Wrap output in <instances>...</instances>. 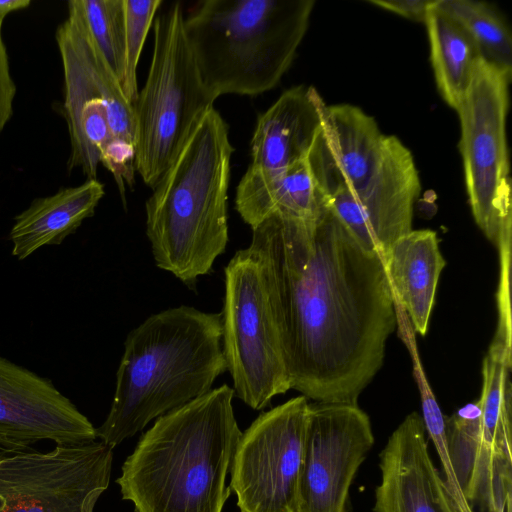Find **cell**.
Instances as JSON below:
<instances>
[{"label":"cell","mask_w":512,"mask_h":512,"mask_svg":"<svg viewBox=\"0 0 512 512\" xmlns=\"http://www.w3.org/2000/svg\"><path fill=\"white\" fill-rule=\"evenodd\" d=\"M317 192L312 218L273 212L252 228L249 245L264 267L291 389L357 404L383 365L395 300L380 255Z\"/></svg>","instance_id":"1"},{"label":"cell","mask_w":512,"mask_h":512,"mask_svg":"<svg viewBox=\"0 0 512 512\" xmlns=\"http://www.w3.org/2000/svg\"><path fill=\"white\" fill-rule=\"evenodd\" d=\"M227 384L156 419L116 480L135 512H222L239 438Z\"/></svg>","instance_id":"2"},{"label":"cell","mask_w":512,"mask_h":512,"mask_svg":"<svg viewBox=\"0 0 512 512\" xmlns=\"http://www.w3.org/2000/svg\"><path fill=\"white\" fill-rule=\"evenodd\" d=\"M226 370L221 312L181 305L149 316L125 339L111 408L96 438L114 448L209 392Z\"/></svg>","instance_id":"3"},{"label":"cell","mask_w":512,"mask_h":512,"mask_svg":"<svg viewBox=\"0 0 512 512\" xmlns=\"http://www.w3.org/2000/svg\"><path fill=\"white\" fill-rule=\"evenodd\" d=\"M234 151L214 108L192 128L145 204L146 235L158 268L191 289L224 253Z\"/></svg>","instance_id":"4"},{"label":"cell","mask_w":512,"mask_h":512,"mask_svg":"<svg viewBox=\"0 0 512 512\" xmlns=\"http://www.w3.org/2000/svg\"><path fill=\"white\" fill-rule=\"evenodd\" d=\"M314 0H206L184 17L200 79L216 100L274 88L309 25Z\"/></svg>","instance_id":"5"},{"label":"cell","mask_w":512,"mask_h":512,"mask_svg":"<svg viewBox=\"0 0 512 512\" xmlns=\"http://www.w3.org/2000/svg\"><path fill=\"white\" fill-rule=\"evenodd\" d=\"M322 130L361 206L382 260L412 230L421 185L410 150L383 134L373 117L350 105L322 108Z\"/></svg>","instance_id":"6"},{"label":"cell","mask_w":512,"mask_h":512,"mask_svg":"<svg viewBox=\"0 0 512 512\" xmlns=\"http://www.w3.org/2000/svg\"><path fill=\"white\" fill-rule=\"evenodd\" d=\"M179 2L153 22L154 45L145 84L133 105L135 168L153 188L215 99L204 87L184 30Z\"/></svg>","instance_id":"7"},{"label":"cell","mask_w":512,"mask_h":512,"mask_svg":"<svg viewBox=\"0 0 512 512\" xmlns=\"http://www.w3.org/2000/svg\"><path fill=\"white\" fill-rule=\"evenodd\" d=\"M221 317L223 355L234 393L261 410L291 384L264 267L250 245L224 268Z\"/></svg>","instance_id":"8"},{"label":"cell","mask_w":512,"mask_h":512,"mask_svg":"<svg viewBox=\"0 0 512 512\" xmlns=\"http://www.w3.org/2000/svg\"><path fill=\"white\" fill-rule=\"evenodd\" d=\"M512 73L480 57L469 89L456 110L461 127L460 152L475 222L499 249L501 264L510 260L511 178L506 137Z\"/></svg>","instance_id":"9"},{"label":"cell","mask_w":512,"mask_h":512,"mask_svg":"<svg viewBox=\"0 0 512 512\" xmlns=\"http://www.w3.org/2000/svg\"><path fill=\"white\" fill-rule=\"evenodd\" d=\"M112 460L96 440L0 456V512H93Z\"/></svg>","instance_id":"10"},{"label":"cell","mask_w":512,"mask_h":512,"mask_svg":"<svg viewBox=\"0 0 512 512\" xmlns=\"http://www.w3.org/2000/svg\"><path fill=\"white\" fill-rule=\"evenodd\" d=\"M308 410L297 396L242 432L229 470L240 512H296Z\"/></svg>","instance_id":"11"},{"label":"cell","mask_w":512,"mask_h":512,"mask_svg":"<svg viewBox=\"0 0 512 512\" xmlns=\"http://www.w3.org/2000/svg\"><path fill=\"white\" fill-rule=\"evenodd\" d=\"M373 444L358 404L309 403L296 512H348L350 487Z\"/></svg>","instance_id":"12"},{"label":"cell","mask_w":512,"mask_h":512,"mask_svg":"<svg viewBox=\"0 0 512 512\" xmlns=\"http://www.w3.org/2000/svg\"><path fill=\"white\" fill-rule=\"evenodd\" d=\"M95 439L96 428L50 379L0 357V456L44 440L76 445Z\"/></svg>","instance_id":"13"},{"label":"cell","mask_w":512,"mask_h":512,"mask_svg":"<svg viewBox=\"0 0 512 512\" xmlns=\"http://www.w3.org/2000/svg\"><path fill=\"white\" fill-rule=\"evenodd\" d=\"M422 416L408 414L380 453L375 512H462L429 454Z\"/></svg>","instance_id":"14"},{"label":"cell","mask_w":512,"mask_h":512,"mask_svg":"<svg viewBox=\"0 0 512 512\" xmlns=\"http://www.w3.org/2000/svg\"><path fill=\"white\" fill-rule=\"evenodd\" d=\"M324 103L312 86L282 93L257 119L243 177L267 179L306 159L322 128Z\"/></svg>","instance_id":"15"},{"label":"cell","mask_w":512,"mask_h":512,"mask_svg":"<svg viewBox=\"0 0 512 512\" xmlns=\"http://www.w3.org/2000/svg\"><path fill=\"white\" fill-rule=\"evenodd\" d=\"M394 300L407 312L414 330L424 336L446 261L433 230H411L393 243L383 259Z\"/></svg>","instance_id":"16"},{"label":"cell","mask_w":512,"mask_h":512,"mask_svg":"<svg viewBox=\"0 0 512 512\" xmlns=\"http://www.w3.org/2000/svg\"><path fill=\"white\" fill-rule=\"evenodd\" d=\"M104 193L98 179H86L78 186L34 199L15 217L9 233L12 255L23 260L42 246L61 244L94 215Z\"/></svg>","instance_id":"17"},{"label":"cell","mask_w":512,"mask_h":512,"mask_svg":"<svg viewBox=\"0 0 512 512\" xmlns=\"http://www.w3.org/2000/svg\"><path fill=\"white\" fill-rule=\"evenodd\" d=\"M318 192L307 158L267 179L241 178L235 208L251 229L273 212L299 219L312 218Z\"/></svg>","instance_id":"18"},{"label":"cell","mask_w":512,"mask_h":512,"mask_svg":"<svg viewBox=\"0 0 512 512\" xmlns=\"http://www.w3.org/2000/svg\"><path fill=\"white\" fill-rule=\"evenodd\" d=\"M435 3L424 22L431 64L439 93L456 111L469 89L481 54L468 32Z\"/></svg>","instance_id":"19"},{"label":"cell","mask_w":512,"mask_h":512,"mask_svg":"<svg viewBox=\"0 0 512 512\" xmlns=\"http://www.w3.org/2000/svg\"><path fill=\"white\" fill-rule=\"evenodd\" d=\"M511 335L497 331L483 361L479 407L480 447L502 459L511 454Z\"/></svg>","instance_id":"20"},{"label":"cell","mask_w":512,"mask_h":512,"mask_svg":"<svg viewBox=\"0 0 512 512\" xmlns=\"http://www.w3.org/2000/svg\"><path fill=\"white\" fill-rule=\"evenodd\" d=\"M435 6L468 32L484 60L512 73V36L496 9L475 0H436Z\"/></svg>","instance_id":"21"},{"label":"cell","mask_w":512,"mask_h":512,"mask_svg":"<svg viewBox=\"0 0 512 512\" xmlns=\"http://www.w3.org/2000/svg\"><path fill=\"white\" fill-rule=\"evenodd\" d=\"M87 32L121 87L125 73L124 0H76Z\"/></svg>","instance_id":"22"},{"label":"cell","mask_w":512,"mask_h":512,"mask_svg":"<svg viewBox=\"0 0 512 512\" xmlns=\"http://www.w3.org/2000/svg\"><path fill=\"white\" fill-rule=\"evenodd\" d=\"M161 0H124L126 17L125 73L122 91L133 106L138 97L137 65Z\"/></svg>","instance_id":"23"},{"label":"cell","mask_w":512,"mask_h":512,"mask_svg":"<svg viewBox=\"0 0 512 512\" xmlns=\"http://www.w3.org/2000/svg\"><path fill=\"white\" fill-rule=\"evenodd\" d=\"M420 391L423 409V421L427 434L431 437L435 449L441 459V464L449 491L458 504L462 512H473L471 506L465 500L463 494L458 489L449 465L446 438H445V418L426 384V381H420Z\"/></svg>","instance_id":"24"},{"label":"cell","mask_w":512,"mask_h":512,"mask_svg":"<svg viewBox=\"0 0 512 512\" xmlns=\"http://www.w3.org/2000/svg\"><path fill=\"white\" fill-rule=\"evenodd\" d=\"M135 145L122 138L112 137L100 153V163L112 173L124 207H126L125 185L135 183Z\"/></svg>","instance_id":"25"},{"label":"cell","mask_w":512,"mask_h":512,"mask_svg":"<svg viewBox=\"0 0 512 512\" xmlns=\"http://www.w3.org/2000/svg\"><path fill=\"white\" fill-rule=\"evenodd\" d=\"M3 21L0 20V135L13 114L16 85L10 71L7 49L2 35Z\"/></svg>","instance_id":"26"},{"label":"cell","mask_w":512,"mask_h":512,"mask_svg":"<svg viewBox=\"0 0 512 512\" xmlns=\"http://www.w3.org/2000/svg\"><path fill=\"white\" fill-rule=\"evenodd\" d=\"M436 0H368L369 3L413 21L424 23Z\"/></svg>","instance_id":"27"},{"label":"cell","mask_w":512,"mask_h":512,"mask_svg":"<svg viewBox=\"0 0 512 512\" xmlns=\"http://www.w3.org/2000/svg\"><path fill=\"white\" fill-rule=\"evenodd\" d=\"M30 5V0H0V20L4 21L9 13L26 9Z\"/></svg>","instance_id":"28"}]
</instances>
